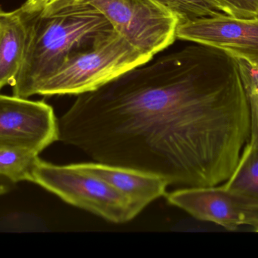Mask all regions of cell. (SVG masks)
Segmentation results:
<instances>
[{
    "label": "cell",
    "mask_w": 258,
    "mask_h": 258,
    "mask_svg": "<svg viewBox=\"0 0 258 258\" xmlns=\"http://www.w3.org/2000/svg\"><path fill=\"white\" fill-rule=\"evenodd\" d=\"M224 14L234 18H258V0H214Z\"/></svg>",
    "instance_id": "obj_14"
},
{
    "label": "cell",
    "mask_w": 258,
    "mask_h": 258,
    "mask_svg": "<svg viewBox=\"0 0 258 258\" xmlns=\"http://www.w3.org/2000/svg\"><path fill=\"white\" fill-rule=\"evenodd\" d=\"M29 17L21 9L5 12L0 9V90L12 86L27 49Z\"/></svg>",
    "instance_id": "obj_10"
},
{
    "label": "cell",
    "mask_w": 258,
    "mask_h": 258,
    "mask_svg": "<svg viewBox=\"0 0 258 258\" xmlns=\"http://www.w3.org/2000/svg\"><path fill=\"white\" fill-rule=\"evenodd\" d=\"M9 181V180L7 179L0 177V195H4L9 192L10 189Z\"/></svg>",
    "instance_id": "obj_18"
},
{
    "label": "cell",
    "mask_w": 258,
    "mask_h": 258,
    "mask_svg": "<svg viewBox=\"0 0 258 258\" xmlns=\"http://www.w3.org/2000/svg\"><path fill=\"white\" fill-rule=\"evenodd\" d=\"M167 201L200 221L214 223L227 230L243 226L258 233V198L222 184L181 187L165 194Z\"/></svg>",
    "instance_id": "obj_6"
},
{
    "label": "cell",
    "mask_w": 258,
    "mask_h": 258,
    "mask_svg": "<svg viewBox=\"0 0 258 258\" xmlns=\"http://www.w3.org/2000/svg\"><path fill=\"white\" fill-rule=\"evenodd\" d=\"M78 169L99 177L119 191L142 212L157 198L165 196L168 182L156 174L109 164H74Z\"/></svg>",
    "instance_id": "obj_9"
},
{
    "label": "cell",
    "mask_w": 258,
    "mask_h": 258,
    "mask_svg": "<svg viewBox=\"0 0 258 258\" xmlns=\"http://www.w3.org/2000/svg\"><path fill=\"white\" fill-rule=\"evenodd\" d=\"M88 7L102 14L132 45L153 58L174 42L179 21L153 0H48L43 17Z\"/></svg>",
    "instance_id": "obj_3"
},
{
    "label": "cell",
    "mask_w": 258,
    "mask_h": 258,
    "mask_svg": "<svg viewBox=\"0 0 258 258\" xmlns=\"http://www.w3.org/2000/svg\"><path fill=\"white\" fill-rule=\"evenodd\" d=\"M151 59L115 30L93 48L70 58L38 85L34 95H79L92 92Z\"/></svg>",
    "instance_id": "obj_4"
},
{
    "label": "cell",
    "mask_w": 258,
    "mask_h": 258,
    "mask_svg": "<svg viewBox=\"0 0 258 258\" xmlns=\"http://www.w3.org/2000/svg\"><path fill=\"white\" fill-rule=\"evenodd\" d=\"M48 0H27L20 7L23 12L28 15H37L43 9Z\"/></svg>",
    "instance_id": "obj_17"
},
{
    "label": "cell",
    "mask_w": 258,
    "mask_h": 258,
    "mask_svg": "<svg viewBox=\"0 0 258 258\" xmlns=\"http://www.w3.org/2000/svg\"><path fill=\"white\" fill-rule=\"evenodd\" d=\"M180 23L224 13L214 0H153Z\"/></svg>",
    "instance_id": "obj_13"
},
{
    "label": "cell",
    "mask_w": 258,
    "mask_h": 258,
    "mask_svg": "<svg viewBox=\"0 0 258 258\" xmlns=\"http://www.w3.org/2000/svg\"><path fill=\"white\" fill-rule=\"evenodd\" d=\"M251 112V138L258 140V93L247 96Z\"/></svg>",
    "instance_id": "obj_16"
},
{
    "label": "cell",
    "mask_w": 258,
    "mask_h": 258,
    "mask_svg": "<svg viewBox=\"0 0 258 258\" xmlns=\"http://www.w3.org/2000/svg\"><path fill=\"white\" fill-rule=\"evenodd\" d=\"M241 81L247 96L258 93V66L242 59H236Z\"/></svg>",
    "instance_id": "obj_15"
},
{
    "label": "cell",
    "mask_w": 258,
    "mask_h": 258,
    "mask_svg": "<svg viewBox=\"0 0 258 258\" xmlns=\"http://www.w3.org/2000/svg\"><path fill=\"white\" fill-rule=\"evenodd\" d=\"M27 15V49L12 84L13 95L20 98L34 95L38 85L70 58L93 48L115 31L102 14L91 8H77L48 17Z\"/></svg>",
    "instance_id": "obj_2"
},
{
    "label": "cell",
    "mask_w": 258,
    "mask_h": 258,
    "mask_svg": "<svg viewBox=\"0 0 258 258\" xmlns=\"http://www.w3.org/2000/svg\"><path fill=\"white\" fill-rule=\"evenodd\" d=\"M33 183L65 202L113 224L128 223L141 212L107 182L74 165H55L39 159L33 170Z\"/></svg>",
    "instance_id": "obj_5"
},
{
    "label": "cell",
    "mask_w": 258,
    "mask_h": 258,
    "mask_svg": "<svg viewBox=\"0 0 258 258\" xmlns=\"http://www.w3.org/2000/svg\"><path fill=\"white\" fill-rule=\"evenodd\" d=\"M176 38L218 48L258 66V18L222 13L197 18L178 24Z\"/></svg>",
    "instance_id": "obj_8"
},
{
    "label": "cell",
    "mask_w": 258,
    "mask_h": 258,
    "mask_svg": "<svg viewBox=\"0 0 258 258\" xmlns=\"http://www.w3.org/2000/svg\"><path fill=\"white\" fill-rule=\"evenodd\" d=\"M222 185L227 189L258 198L257 139L250 138V140L242 150L234 172Z\"/></svg>",
    "instance_id": "obj_12"
},
{
    "label": "cell",
    "mask_w": 258,
    "mask_h": 258,
    "mask_svg": "<svg viewBox=\"0 0 258 258\" xmlns=\"http://www.w3.org/2000/svg\"><path fill=\"white\" fill-rule=\"evenodd\" d=\"M39 153L30 148L0 145V177L12 183L33 182Z\"/></svg>",
    "instance_id": "obj_11"
},
{
    "label": "cell",
    "mask_w": 258,
    "mask_h": 258,
    "mask_svg": "<svg viewBox=\"0 0 258 258\" xmlns=\"http://www.w3.org/2000/svg\"><path fill=\"white\" fill-rule=\"evenodd\" d=\"M59 141L100 163L141 170L180 187L223 184L251 138L236 59L188 45L77 95Z\"/></svg>",
    "instance_id": "obj_1"
},
{
    "label": "cell",
    "mask_w": 258,
    "mask_h": 258,
    "mask_svg": "<svg viewBox=\"0 0 258 258\" xmlns=\"http://www.w3.org/2000/svg\"><path fill=\"white\" fill-rule=\"evenodd\" d=\"M56 141H59L58 119L51 106L0 94V145L40 153Z\"/></svg>",
    "instance_id": "obj_7"
}]
</instances>
